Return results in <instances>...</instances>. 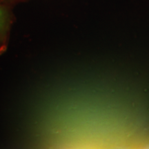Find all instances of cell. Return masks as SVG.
I'll list each match as a JSON object with an SVG mask.
<instances>
[{
	"instance_id": "obj_1",
	"label": "cell",
	"mask_w": 149,
	"mask_h": 149,
	"mask_svg": "<svg viewBox=\"0 0 149 149\" xmlns=\"http://www.w3.org/2000/svg\"><path fill=\"white\" fill-rule=\"evenodd\" d=\"M144 149H149V146H148V147H146V148H144Z\"/></svg>"
},
{
	"instance_id": "obj_2",
	"label": "cell",
	"mask_w": 149,
	"mask_h": 149,
	"mask_svg": "<svg viewBox=\"0 0 149 149\" xmlns=\"http://www.w3.org/2000/svg\"><path fill=\"white\" fill-rule=\"evenodd\" d=\"M0 16H1V15H0Z\"/></svg>"
}]
</instances>
